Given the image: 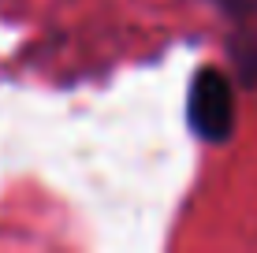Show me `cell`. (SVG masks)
<instances>
[{"label": "cell", "instance_id": "6da1fadb", "mask_svg": "<svg viewBox=\"0 0 257 253\" xmlns=\"http://www.w3.org/2000/svg\"><path fill=\"white\" fill-rule=\"evenodd\" d=\"M190 127L201 142H224L235 127V93L227 75L216 67H201L190 86Z\"/></svg>", "mask_w": 257, "mask_h": 253}, {"label": "cell", "instance_id": "7a4b0ae2", "mask_svg": "<svg viewBox=\"0 0 257 253\" xmlns=\"http://www.w3.org/2000/svg\"><path fill=\"white\" fill-rule=\"evenodd\" d=\"M212 4H216L220 12H227L231 19H250L257 12V0H212Z\"/></svg>", "mask_w": 257, "mask_h": 253}]
</instances>
